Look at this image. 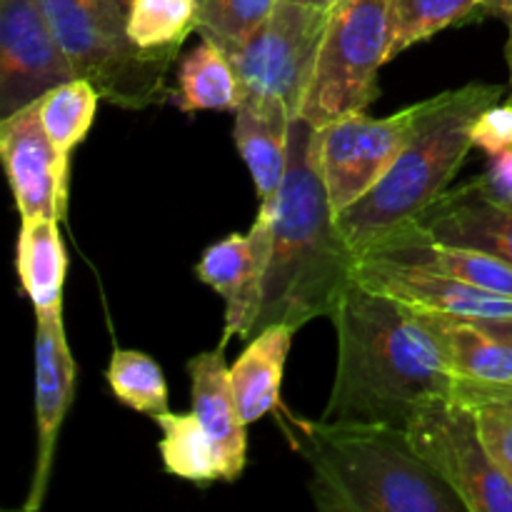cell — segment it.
Returning <instances> with one entry per match:
<instances>
[{"mask_svg": "<svg viewBox=\"0 0 512 512\" xmlns=\"http://www.w3.org/2000/svg\"><path fill=\"white\" fill-rule=\"evenodd\" d=\"M405 433L468 512H512V483L490 455L473 405L460 400L430 405Z\"/></svg>", "mask_w": 512, "mask_h": 512, "instance_id": "cell-8", "label": "cell"}, {"mask_svg": "<svg viewBox=\"0 0 512 512\" xmlns=\"http://www.w3.org/2000/svg\"><path fill=\"white\" fill-rule=\"evenodd\" d=\"M193 30H198L195 0H133L128 40L135 48L175 55Z\"/></svg>", "mask_w": 512, "mask_h": 512, "instance_id": "cell-26", "label": "cell"}, {"mask_svg": "<svg viewBox=\"0 0 512 512\" xmlns=\"http://www.w3.org/2000/svg\"><path fill=\"white\" fill-rule=\"evenodd\" d=\"M198 33L218 48L243 43L268 20L278 0H195Z\"/></svg>", "mask_w": 512, "mask_h": 512, "instance_id": "cell-28", "label": "cell"}, {"mask_svg": "<svg viewBox=\"0 0 512 512\" xmlns=\"http://www.w3.org/2000/svg\"><path fill=\"white\" fill-rule=\"evenodd\" d=\"M510 100H512V93H510Z\"/></svg>", "mask_w": 512, "mask_h": 512, "instance_id": "cell-37", "label": "cell"}, {"mask_svg": "<svg viewBox=\"0 0 512 512\" xmlns=\"http://www.w3.org/2000/svg\"><path fill=\"white\" fill-rule=\"evenodd\" d=\"M358 263L340 233L338 213L320 175L318 128L305 118H293L288 173L280 188L273 253L255 333L278 323L300 330L313 320L330 318L345 290L355 285Z\"/></svg>", "mask_w": 512, "mask_h": 512, "instance_id": "cell-2", "label": "cell"}, {"mask_svg": "<svg viewBox=\"0 0 512 512\" xmlns=\"http://www.w3.org/2000/svg\"><path fill=\"white\" fill-rule=\"evenodd\" d=\"M98 100L100 93L85 78L68 80V83L58 85V88H53L38 100L45 133H48L58 155L68 165L73 150L88 138L90 128H93Z\"/></svg>", "mask_w": 512, "mask_h": 512, "instance_id": "cell-24", "label": "cell"}, {"mask_svg": "<svg viewBox=\"0 0 512 512\" xmlns=\"http://www.w3.org/2000/svg\"><path fill=\"white\" fill-rule=\"evenodd\" d=\"M330 320L338 365L320 420L408 430L425 408L455 400L458 378L435 315L355 280Z\"/></svg>", "mask_w": 512, "mask_h": 512, "instance_id": "cell-1", "label": "cell"}, {"mask_svg": "<svg viewBox=\"0 0 512 512\" xmlns=\"http://www.w3.org/2000/svg\"><path fill=\"white\" fill-rule=\"evenodd\" d=\"M90 13L95 23L100 25L105 35H110L118 43H130L128 40V18L133 0H88Z\"/></svg>", "mask_w": 512, "mask_h": 512, "instance_id": "cell-31", "label": "cell"}, {"mask_svg": "<svg viewBox=\"0 0 512 512\" xmlns=\"http://www.w3.org/2000/svg\"><path fill=\"white\" fill-rule=\"evenodd\" d=\"M473 323L483 325V328H488L490 333L500 335V338H505L508 343H512V318H493V320H473Z\"/></svg>", "mask_w": 512, "mask_h": 512, "instance_id": "cell-34", "label": "cell"}, {"mask_svg": "<svg viewBox=\"0 0 512 512\" xmlns=\"http://www.w3.org/2000/svg\"><path fill=\"white\" fill-rule=\"evenodd\" d=\"M0 158L20 220L58 218L63 223L70 165L45 133L38 103L0 120Z\"/></svg>", "mask_w": 512, "mask_h": 512, "instance_id": "cell-12", "label": "cell"}, {"mask_svg": "<svg viewBox=\"0 0 512 512\" xmlns=\"http://www.w3.org/2000/svg\"><path fill=\"white\" fill-rule=\"evenodd\" d=\"M483 18L500 20L512 35V0H480L478 8H475L473 20H483Z\"/></svg>", "mask_w": 512, "mask_h": 512, "instance_id": "cell-32", "label": "cell"}, {"mask_svg": "<svg viewBox=\"0 0 512 512\" xmlns=\"http://www.w3.org/2000/svg\"><path fill=\"white\" fill-rule=\"evenodd\" d=\"M390 0H338L330 10L300 118L315 128L378 100V73L388 63Z\"/></svg>", "mask_w": 512, "mask_h": 512, "instance_id": "cell-5", "label": "cell"}, {"mask_svg": "<svg viewBox=\"0 0 512 512\" xmlns=\"http://www.w3.org/2000/svg\"><path fill=\"white\" fill-rule=\"evenodd\" d=\"M480 0H390L388 63L450 25L473 23Z\"/></svg>", "mask_w": 512, "mask_h": 512, "instance_id": "cell-25", "label": "cell"}, {"mask_svg": "<svg viewBox=\"0 0 512 512\" xmlns=\"http://www.w3.org/2000/svg\"><path fill=\"white\" fill-rule=\"evenodd\" d=\"M473 408L490 455L512 483V405L488 400V403L473 405Z\"/></svg>", "mask_w": 512, "mask_h": 512, "instance_id": "cell-29", "label": "cell"}, {"mask_svg": "<svg viewBox=\"0 0 512 512\" xmlns=\"http://www.w3.org/2000/svg\"><path fill=\"white\" fill-rule=\"evenodd\" d=\"M473 148L493 155L512 148V100L495 103L478 115L473 125Z\"/></svg>", "mask_w": 512, "mask_h": 512, "instance_id": "cell-30", "label": "cell"}, {"mask_svg": "<svg viewBox=\"0 0 512 512\" xmlns=\"http://www.w3.org/2000/svg\"><path fill=\"white\" fill-rule=\"evenodd\" d=\"M438 318L453 360L458 393L512 388V343L473 320ZM455 393V395H458Z\"/></svg>", "mask_w": 512, "mask_h": 512, "instance_id": "cell-21", "label": "cell"}, {"mask_svg": "<svg viewBox=\"0 0 512 512\" xmlns=\"http://www.w3.org/2000/svg\"><path fill=\"white\" fill-rule=\"evenodd\" d=\"M455 400L460 403H468V405H480V403H488V400H498V403H508L512 405V388L505 390H470V393H458Z\"/></svg>", "mask_w": 512, "mask_h": 512, "instance_id": "cell-33", "label": "cell"}, {"mask_svg": "<svg viewBox=\"0 0 512 512\" xmlns=\"http://www.w3.org/2000/svg\"><path fill=\"white\" fill-rule=\"evenodd\" d=\"M503 93V85L468 83L420 103L418 128L403 153L363 198L338 213L340 233L358 260L418 223L448 190L473 148L475 120Z\"/></svg>", "mask_w": 512, "mask_h": 512, "instance_id": "cell-4", "label": "cell"}, {"mask_svg": "<svg viewBox=\"0 0 512 512\" xmlns=\"http://www.w3.org/2000/svg\"><path fill=\"white\" fill-rule=\"evenodd\" d=\"M243 85L228 55L210 40H203L190 50L178 68V90L173 103L180 113H200V110H235L243 105Z\"/></svg>", "mask_w": 512, "mask_h": 512, "instance_id": "cell-22", "label": "cell"}, {"mask_svg": "<svg viewBox=\"0 0 512 512\" xmlns=\"http://www.w3.org/2000/svg\"><path fill=\"white\" fill-rule=\"evenodd\" d=\"M328 15L313 3L278 0L253 35L220 48L238 73L243 100H273L300 118Z\"/></svg>", "mask_w": 512, "mask_h": 512, "instance_id": "cell-7", "label": "cell"}, {"mask_svg": "<svg viewBox=\"0 0 512 512\" xmlns=\"http://www.w3.org/2000/svg\"><path fill=\"white\" fill-rule=\"evenodd\" d=\"M153 420L163 430V440L158 448L165 473L198 485L225 480L223 463H220L213 438L205 433L203 423L193 410L185 415L168 410V413L155 415Z\"/></svg>", "mask_w": 512, "mask_h": 512, "instance_id": "cell-23", "label": "cell"}, {"mask_svg": "<svg viewBox=\"0 0 512 512\" xmlns=\"http://www.w3.org/2000/svg\"><path fill=\"white\" fill-rule=\"evenodd\" d=\"M105 378L115 398L135 413L155 418L170 410L168 380H165L163 368L140 350H115Z\"/></svg>", "mask_w": 512, "mask_h": 512, "instance_id": "cell-27", "label": "cell"}, {"mask_svg": "<svg viewBox=\"0 0 512 512\" xmlns=\"http://www.w3.org/2000/svg\"><path fill=\"white\" fill-rule=\"evenodd\" d=\"M188 375L193 413L203 423L205 433L213 438L220 463H223L225 483H233L243 475L245 463H248V433H245L248 425L240 418L238 403H235L230 368L225 363V343L190 358Z\"/></svg>", "mask_w": 512, "mask_h": 512, "instance_id": "cell-16", "label": "cell"}, {"mask_svg": "<svg viewBox=\"0 0 512 512\" xmlns=\"http://www.w3.org/2000/svg\"><path fill=\"white\" fill-rule=\"evenodd\" d=\"M78 368L70 355L63 318H35V423H38V453H35L33 480L23 510L38 512L45 503L50 475H53L55 448L75 398Z\"/></svg>", "mask_w": 512, "mask_h": 512, "instance_id": "cell-13", "label": "cell"}, {"mask_svg": "<svg viewBox=\"0 0 512 512\" xmlns=\"http://www.w3.org/2000/svg\"><path fill=\"white\" fill-rule=\"evenodd\" d=\"M298 333L290 325H268L258 330L230 368L235 403L245 425L275 413L280 405L285 363H288L293 335Z\"/></svg>", "mask_w": 512, "mask_h": 512, "instance_id": "cell-19", "label": "cell"}, {"mask_svg": "<svg viewBox=\"0 0 512 512\" xmlns=\"http://www.w3.org/2000/svg\"><path fill=\"white\" fill-rule=\"evenodd\" d=\"M73 63L78 78L90 80L100 100L125 110H143L170 98L165 73L175 55L148 53L133 43H118L100 30L88 0H38Z\"/></svg>", "mask_w": 512, "mask_h": 512, "instance_id": "cell-6", "label": "cell"}, {"mask_svg": "<svg viewBox=\"0 0 512 512\" xmlns=\"http://www.w3.org/2000/svg\"><path fill=\"white\" fill-rule=\"evenodd\" d=\"M300 3H310V0H300Z\"/></svg>", "mask_w": 512, "mask_h": 512, "instance_id": "cell-36", "label": "cell"}, {"mask_svg": "<svg viewBox=\"0 0 512 512\" xmlns=\"http://www.w3.org/2000/svg\"><path fill=\"white\" fill-rule=\"evenodd\" d=\"M295 450L323 512H460L453 488L390 425L295 420Z\"/></svg>", "mask_w": 512, "mask_h": 512, "instance_id": "cell-3", "label": "cell"}, {"mask_svg": "<svg viewBox=\"0 0 512 512\" xmlns=\"http://www.w3.org/2000/svg\"><path fill=\"white\" fill-rule=\"evenodd\" d=\"M290 120L293 115L273 100H243L235 110L233 138L253 178L258 205H278L288 173Z\"/></svg>", "mask_w": 512, "mask_h": 512, "instance_id": "cell-18", "label": "cell"}, {"mask_svg": "<svg viewBox=\"0 0 512 512\" xmlns=\"http://www.w3.org/2000/svg\"><path fill=\"white\" fill-rule=\"evenodd\" d=\"M275 218L278 205H258V215L248 233H230L228 238L213 243L195 265L200 283L225 300V345L233 338H253L258 328L273 253Z\"/></svg>", "mask_w": 512, "mask_h": 512, "instance_id": "cell-11", "label": "cell"}, {"mask_svg": "<svg viewBox=\"0 0 512 512\" xmlns=\"http://www.w3.org/2000/svg\"><path fill=\"white\" fill-rule=\"evenodd\" d=\"M78 78L38 0H0V115Z\"/></svg>", "mask_w": 512, "mask_h": 512, "instance_id": "cell-10", "label": "cell"}, {"mask_svg": "<svg viewBox=\"0 0 512 512\" xmlns=\"http://www.w3.org/2000/svg\"><path fill=\"white\" fill-rule=\"evenodd\" d=\"M420 120V103L388 118L353 113L318 128V165L335 213L348 210L390 170Z\"/></svg>", "mask_w": 512, "mask_h": 512, "instance_id": "cell-9", "label": "cell"}, {"mask_svg": "<svg viewBox=\"0 0 512 512\" xmlns=\"http://www.w3.org/2000/svg\"><path fill=\"white\" fill-rule=\"evenodd\" d=\"M505 63H508V73H510V90H512V35L505 45Z\"/></svg>", "mask_w": 512, "mask_h": 512, "instance_id": "cell-35", "label": "cell"}, {"mask_svg": "<svg viewBox=\"0 0 512 512\" xmlns=\"http://www.w3.org/2000/svg\"><path fill=\"white\" fill-rule=\"evenodd\" d=\"M365 258L390 260V263L415 265V268L433 270V273L450 275L455 280L490 290V293L512 298V265L485 250L463 248V245L443 243L420 230L418 225L400 230L388 243L378 245ZM363 260V258H360Z\"/></svg>", "mask_w": 512, "mask_h": 512, "instance_id": "cell-17", "label": "cell"}, {"mask_svg": "<svg viewBox=\"0 0 512 512\" xmlns=\"http://www.w3.org/2000/svg\"><path fill=\"white\" fill-rule=\"evenodd\" d=\"M15 270L35 308V318H63V288L68 273L58 218L20 220Z\"/></svg>", "mask_w": 512, "mask_h": 512, "instance_id": "cell-20", "label": "cell"}, {"mask_svg": "<svg viewBox=\"0 0 512 512\" xmlns=\"http://www.w3.org/2000/svg\"><path fill=\"white\" fill-rule=\"evenodd\" d=\"M415 225L435 240L485 250L512 265V200L493 198L475 180L445 190Z\"/></svg>", "mask_w": 512, "mask_h": 512, "instance_id": "cell-15", "label": "cell"}, {"mask_svg": "<svg viewBox=\"0 0 512 512\" xmlns=\"http://www.w3.org/2000/svg\"><path fill=\"white\" fill-rule=\"evenodd\" d=\"M355 280L428 315L458 320L512 318V298L415 265L363 258Z\"/></svg>", "mask_w": 512, "mask_h": 512, "instance_id": "cell-14", "label": "cell"}]
</instances>
